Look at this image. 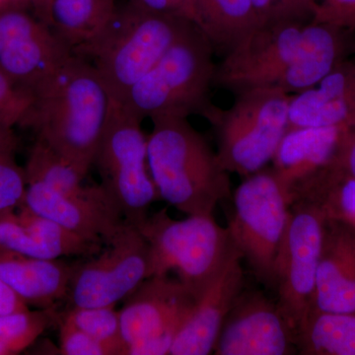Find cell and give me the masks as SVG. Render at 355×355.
<instances>
[{"instance_id":"obj_8","label":"cell","mask_w":355,"mask_h":355,"mask_svg":"<svg viewBox=\"0 0 355 355\" xmlns=\"http://www.w3.org/2000/svg\"><path fill=\"white\" fill-rule=\"evenodd\" d=\"M141 123V119L112 100L93 163L125 222L137 228L149 216L150 205L161 200L149 171L147 137Z\"/></svg>"},{"instance_id":"obj_25","label":"cell","mask_w":355,"mask_h":355,"mask_svg":"<svg viewBox=\"0 0 355 355\" xmlns=\"http://www.w3.org/2000/svg\"><path fill=\"white\" fill-rule=\"evenodd\" d=\"M71 322L107 347L111 355H128V347L121 333L120 310L116 306L101 307H70L62 313Z\"/></svg>"},{"instance_id":"obj_16","label":"cell","mask_w":355,"mask_h":355,"mask_svg":"<svg viewBox=\"0 0 355 355\" xmlns=\"http://www.w3.org/2000/svg\"><path fill=\"white\" fill-rule=\"evenodd\" d=\"M242 261L236 249L198 299L169 354L207 355L214 352L226 318L244 291Z\"/></svg>"},{"instance_id":"obj_11","label":"cell","mask_w":355,"mask_h":355,"mask_svg":"<svg viewBox=\"0 0 355 355\" xmlns=\"http://www.w3.org/2000/svg\"><path fill=\"white\" fill-rule=\"evenodd\" d=\"M104 250L78 263L70 280V307L116 306L150 277V249L139 229L125 222Z\"/></svg>"},{"instance_id":"obj_3","label":"cell","mask_w":355,"mask_h":355,"mask_svg":"<svg viewBox=\"0 0 355 355\" xmlns=\"http://www.w3.org/2000/svg\"><path fill=\"white\" fill-rule=\"evenodd\" d=\"M147 158L161 200L188 216H214L231 197L229 173L209 142L188 119H151Z\"/></svg>"},{"instance_id":"obj_20","label":"cell","mask_w":355,"mask_h":355,"mask_svg":"<svg viewBox=\"0 0 355 355\" xmlns=\"http://www.w3.org/2000/svg\"><path fill=\"white\" fill-rule=\"evenodd\" d=\"M32 6L72 53L94 38L118 7L114 0H35Z\"/></svg>"},{"instance_id":"obj_1","label":"cell","mask_w":355,"mask_h":355,"mask_svg":"<svg viewBox=\"0 0 355 355\" xmlns=\"http://www.w3.org/2000/svg\"><path fill=\"white\" fill-rule=\"evenodd\" d=\"M352 34L314 21L266 20L223 55L214 86L234 95L266 88L303 92L355 53Z\"/></svg>"},{"instance_id":"obj_4","label":"cell","mask_w":355,"mask_h":355,"mask_svg":"<svg viewBox=\"0 0 355 355\" xmlns=\"http://www.w3.org/2000/svg\"><path fill=\"white\" fill-rule=\"evenodd\" d=\"M214 53L207 37L190 23L121 104L142 121L198 114L210 123L219 110L210 98L217 67Z\"/></svg>"},{"instance_id":"obj_10","label":"cell","mask_w":355,"mask_h":355,"mask_svg":"<svg viewBox=\"0 0 355 355\" xmlns=\"http://www.w3.org/2000/svg\"><path fill=\"white\" fill-rule=\"evenodd\" d=\"M324 221L326 218L314 205L305 202L292 203L275 258L273 286L279 295L277 305L294 338L312 308Z\"/></svg>"},{"instance_id":"obj_7","label":"cell","mask_w":355,"mask_h":355,"mask_svg":"<svg viewBox=\"0 0 355 355\" xmlns=\"http://www.w3.org/2000/svg\"><path fill=\"white\" fill-rule=\"evenodd\" d=\"M292 95L277 89L235 94L230 108H219L209 123L217 133V156L228 173L248 177L272 160L288 128Z\"/></svg>"},{"instance_id":"obj_26","label":"cell","mask_w":355,"mask_h":355,"mask_svg":"<svg viewBox=\"0 0 355 355\" xmlns=\"http://www.w3.org/2000/svg\"><path fill=\"white\" fill-rule=\"evenodd\" d=\"M312 308L322 312L355 314V279L342 275L333 261L322 253Z\"/></svg>"},{"instance_id":"obj_36","label":"cell","mask_w":355,"mask_h":355,"mask_svg":"<svg viewBox=\"0 0 355 355\" xmlns=\"http://www.w3.org/2000/svg\"><path fill=\"white\" fill-rule=\"evenodd\" d=\"M257 13L263 21L277 18V1L275 0H252Z\"/></svg>"},{"instance_id":"obj_28","label":"cell","mask_w":355,"mask_h":355,"mask_svg":"<svg viewBox=\"0 0 355 355\" xmlns=\"http://www.w3.org/2000/svg\"><path fill=\"white\" fill-rule=\"evenodd\" d=\"M14 153L0 154V216L19 209L25 200V169L16 162Z\"/></svg>"},{"instance_id":"obj_32","label":"cell","mask_w":355,"mask_h":355,"mask_svg":"<svg viewBox=\"0 0 355 355\" xmlns=\"http://www.w3.org/2000/svg\"><path fill=\"white\" fill-rule=\"evenodd\" d=\"M277 1V18H286L310 22L317 12L315 0H275Z\"/></svg>"},{"instance_id":"obj_30","label":"cell","mask_w":355,"mask_h":355,"mask_svg":"<svg viewBox=\"0 0 355 355\" xmlns=\"http://www.w3.org/2000/svg\"><path fill=\"white\" fill-rule=\"evenodd\" d=\"M314 22L327 23L355 33V0H315Z\"/></svg>"},{"instance_id":"obj_35","label":"cell","mask_w":355,"mask_h":355,"mask_svg":"<svg viewBox=\"0 0 355 355\" xmlns=\"http://www.w3.org/2000/svg\"><path fill=\"white\" fill-rule=\"evenodd\" d=\"M17 148V137L12 128L0 123V154L15 153Z\"/></svg>"},{"instance_id":"obj_23","label":"cell","mask_w":355,"mask_h":355,"mask_svg":"<svg viewBox=\"0 0 355 355\" xmlns=\"http://www.w3.org/2000/svg\"><path fill=\"white\" fill-rule=\"evenodd\" d=\"M27 184H38L64 196L81 195L85 173L37 139L25 166Z\"/></svg>"},{"instance_id":"obj_18","label":"cell","mask_w":355,"mask_h":355,"mask_svg":"<svg viewBox=\"0 0 355 355\" xmlns=\"http://www.w3.org/2000/svg\"><path fill=\"white\" fill-rule=\"evenodd\" d=\"M355 128V53L314 87L292 95L288 128Z\"/></svg>"},{"instance_id":"obj_19","label":"cell","mask_w":355,"mask_h":355,"mask_svg":"<svg viewBox=\"0 0 355 355\" xmlns=\"http://www.w3.org/2000/svg\"><path fill=\"white\" fill-rule=\"evenodd\" d=\"M76 265L60 259H40L0 250V279L28 307H58L69 295Z\"/></svg>"},{"instance_id":"obj_33","label":"cell","mask_w":355,"mask_h":355,"mask_svg":"<svg viewBox=\"0 0 355 355\" xmlns=\"http://www.w3.org/2000/svg\"><path fill=\"white\" fill-rule=\"evenodd\" d=\"M330 164L355 178V128L347 133Z\"/></svg>"},{"instance_id":"obj_12","label":"cell","mask_w":355,"mask_h":355,"mask_svg":"<svg viewBox=\"0 0 355 355\" xmlns=\"http://www.w3.org/2000/svg\"><path fill=\"white\" fill-rule=\"evenodd\" d=\"M196 302L178 279L163 275L144 280L120 309L128 355L169 354Z\"/></svg>"},{"instance_id":"obj_17","label":"cell","mask_w":355,"mask_h":355,"mask_svg":"<svg viewBox=\"0 0 355 355\" xmlns=\"http://www.w3.org/2000/svg\"><path fill=\"white\" fill-rule=\"evenodd\" d=\"M352 128L345 125L287 128L273 155L272 171L289 202L299 184L330 164Z\"/></svg>"},{"instance_id":"obj_31","label":"cell","mask_w":355,"mask_h":355,"mask_svg":"<svg viewBox=\"0 0 355 355\" xmlns=\"http://www.w3.org/2000/svg\"><path fill=\"white\" fill-rule=\"evenodd\" d=\"M153 12L171 14L195 24V0H130Z\"/></svg>"},{"instance_id":"obj_37","label":"cell","mask_w":355,"mask_h":355,"mask_svg":"<svg viewBox=\"0 0 355 355\" xmlns=\"http://www.w3.org/2000/svg\"><path fill=\"white\" fill-rule=\"evenodd\" d=\"M35 0H0V10L11 6H26L28 4L32 6Z\"/></svg>"},{"instance_id":"obj_22","label":"cell","mask_w":355,"mask_h":355,"mask_svg":"<svg viewBox=\"0 0 355 355\" xmlns=\"http://www.w3.org/2000/svg\"><path fill=\"white\" fill-rule=\"evenodd\" d=\"M295 347L301 354L355 355V314L313 308L296 331Z\"/></svg>"},{"instance_id":"obj_13","label":"cell","mask_w":355,"mask_h":355,"mask_svg":"<svg viewBox=\"0 0 355 355\" xmlns=\"http://www.w3.org/2000/svg\"><path fill=\"white\" fill-rule=\"evenodd\" d=\"M71 55L25 6L0 10V69L33 97Z\"/></svg>"},{"instance_id":"obj_2","label":"cell","mask_w":355,"mask_h":355,"mask_svg":"<svg viewBox=\"0 0 355 355\" xmlns=\"http://www.w3.org/2000/svg\"><path fill=\"white\" fill-rule=\"evenodd\" d=\"M112 98L87 60L71 55L34 96L26 128L87 175L99 148Z\"/></svg>"},{"instance_id":"obj_6","label":"cell","mask_w":355,"mask_h":355,"mask_svg":"<svg viewBox=\"0 0 355 355\" xmlns=\"http://www.w3.org/2000/svg\"><path fill=\"white\" fill-rule=\"evenodd\" d=\"M139 229L150 249V277L174 270L197 300L237 249L228 228L221 227L214 216L177 220L163 209Z\"/></svg>"},{"instance_id":"obj_27","label":"cell","mask_w":355,"mask_h":355,"mask_svg":"<svg viewBox=\"0 0 355 355\" xmlns=\"http://www.w3.org/2000/svg\"><path fill=\"white\" fill-rule=\"evenodd\" d=\"M34 97L19 87L0 69V123L8 128L26 127L31 114Z\"/></svg>"},{"instance_id":"obj_34","label":"cell","mask_w":355,"mask_h":355,"mask_svg":"<svg viewBox=\"0 0 355 355\" xmlns=\"http://www.w3.org/2000/svg\"><path fill=\"white\" fill-rule=\"evenodd\" d=\"M27 309L30 308L0 279V315Z\"/></svg>"},{"instance_id":"obj_15","label":"cell","mask_w":355,"mask_h":355,"mask_svg":"<svg viewBox=\"0 0 355 355\" xmlns=\"http://www.w3.org/2000/svg\"><path fill=\"white\" fill-rule=\"evenodd\" d=\"M295 338L286 320L261 292L243 291L217 338V355L293 354Z\"/></svg>"},{"instance_id":"obj_14","label":"cell","mask_w":355,"mask_h":355,"mask_svg":"<svg viewBox=\"0 0 355 355\" xmlns=\"http://www.w3.org/2000/svg\"><path fill=\"white\" fill-rule=\"evenodd\" d=\"M22 205L97 244H106L125 224L120 207L101 184L88 186L77 196H64L41 184H29Z\"/></svg>"},{"instance_id":"obj_5","label":"cell","mask_w":355,"mask_h":355,"mask_svg":"<svg viewBox=\"0 0 355 355\" xmlns=\"http://www.w3.org/2000/svg\"><path fill=\"white\" fill-rule=\"evenodd\" d=\"M190 23L180 16L147 10L128 0L116 7L94 38L73 53L94 67L112 100L121 103Z\"/></svg>"},{"instance_id":"obj_24","label":"cell","mask_w":355,"mask_h":355,"mask_svg":"<svg viewBox=\"0 0 355 355\" xmlns=\"http://www.w3.org/2000/svg\"><path fill=\"white\" fill-rule=\"evenodd\" d=\"M62 316V313L58 307L0 315V355H15L24 352L44 331L55 324L58 326Z\"/></svg>"},{"instance_id":"obj_9","label":"cell","mask_w":355,"mask_h":355,"mask_svg":"<svg viewBox=\"0 0 355 355\" xmlns=\"http://www.w3.org/2000/svg\"><path fill=\"white\" fill-rule=\"evenodd\" d=\"M234 211L228 230L256 277L273 286L275 263L288 220L286 191L272 170L246 177L233 193Z\"/></svg>"},{"instance_id":"obj_21","label":"cell","mask_w":355,"mask_h":355,"mask_svg":"<svg viewBox=\"0 0 355 355\" xmlns=\"http://www.w3.org/2000/svg\"><path fill=\"white\" fill-rule=\"evenodd\" d=\"M263 22L252 0H195V25L222 55Z\"/></svg>"},{"instance_id":"obj_29","label":"cell","mask_w":355,"mask_h":355,"mask_svg":"<svg viewBox=\"0 0 355 355\" xmlns=\"http://www.w3.org/2000/svg\"><path fill=\"white\" fill-rule=\"evenodd\" d=\"M60 352L64 355H111L106 347L79 330L62 316L60 324Z\"/></svg>"}]
</instances>
